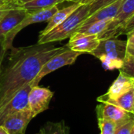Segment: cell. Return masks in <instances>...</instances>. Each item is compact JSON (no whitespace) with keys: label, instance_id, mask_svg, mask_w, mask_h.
I'll return each instance as SVG.
<instances>
[{"label":"cell","instance_id":"obj_10","mask_svg":"<svg viewBox=\"0 0 134 134\" xmlns=\"http://www.w3.org/2000/svg\"><path fill=\"white\" fill-rule=\"evenodd\" d=\"M100 39L97 35H87L75 31L66 45L70 49L81 53H91L99 45Z\"/></svg>","mask_w":134,"mask_h":134},{"label":"cell","instance_id":"obj_1","mask_svg":"<svg viewBox=\"0 0 134 134\" xmlns=\"http://www.w3.org/2000/svg\"><path fill=\"white\" fill-rule=\"evenodd\" d=\"M64 47L46 43L13 48L8 64L0 74V108L20 88L31 83L46 62Z\"/></svg>","mask_w":134,"mask_h":134},{"label":"cell","instance_id":"obj_11","mask_svg":"<svg viewBox=\"0 0 134 134\" xmlns=\"http://www.w3.org/2000/svg\"><path fill=\"white\" fill-rule=\"evenodd\" d=\"M33 116L29 109H25L7 116L0 125L9 134H25L27 126Z\"/></svg>","mask_w":134,"mask_h":134},{"label":"cell","instance_id":"obj_2","mask_svg":"<svg viewBox=\"0 0 134 134\" xmlns=\"http://www.w3.org/2000/svg\"><path fill=\"white\" fill-rule=\"evenodd\" d=\"M127 50V41L116 38L100 39L98 46L90 53L99 59L106 70H120Z\"/></svg>","mask_w":134,"mask_h":134},{"label":"cell","instance_id":"obj_30","mask_svg":"<svg viewBox=\"0 0 134 134\" xmlns=\"http://www.w3.org/2000/svg\"><path fill=\"white\" fill-rule=\"evenodd\" d=\"M0 134H9V133L7 132V130H6L3 126H2L0 125Z\"/></svg>","mask_w":134,"mask_h":134},{"label":"cell","instance_id":"obj_13","mask_svg":"<svg viewBox=\"0 0 134 134\" xmlns=\"http://www.w3.org/2000/svg\"><path fill=\"white\" fill-rule=\"evenodd\" d=\"M28 11L18 5L11 9L0 21V41L4 42L11 31L24 20Z\"/></svg>","mask_w":134,"mask_h":134},{"label":"cell","instance_id":"obj_21","mask_svg":"<svg viewBox=\"0 0 134 134\" xmlns=\"http://www.w3.org/2000/svg\"><path fill=\"white\" fill-rule=\"evenodd\" d=\"M119 71L134 79V57L126 54L123 65Z\"/></svg>","mask_w":134,"mask_h":134},{"label":"cell","instance_id":"obj_19","mask_svg":"<svg viewBox=\"0 0 134 134\" xmlns=\"http://www.w3.org/2000/svg\"><path fill=\"white\" fill-rule=\"evenodd\" d=\"M40 130L42 134H69V128L64 121L59 122H48Z\"/></svg>","mask_w":134,"mask_h":134},{"label":"cell","instance_id":"obj_32","mask_svg":"<svg viewBox=\"0 0 134 134\" xmlns=\"http://www.w3.org/2000/svg\"><path fill=\"white\" fill-rule=\"evenodd\" d=\"M130 134H134V124L132 126V129H131V131H130Z\"/></svg>","mask_w":134,"mask_h":134},{"label":"cell","instance_id":"obj_8","mask_svg":"<svg viewBox=\"0 0 134 134\" xmlns=\"http://www.w3.org/2000/svg\"><path fill=\"white\" fill-rule=\"evenodd\" d=\"M32 86L28 83L20 88L10 100L0 108V123L9 115L28 108V93Z\"/></svg>","mask_w":134,"mask_h":134},{"label":"cell","instance_id":"obj_34","mask_svg":"<svg viewBox=\"0 0 134 134\" xmlns=\"http://www.w3.org/2000/svg\"><path fill=\"white\" fill-rule=\"evenodd\" d=\"M35 134H42V131L40 130V131H39L38 133H35Z\"/></svg>","mask_w":134,"mask_h":134},{"label":"cell","instance_id":"obj_9","mask_svg":"<svg viewBox=\"0 0 134 134\" xmlns=\"http://www.w3.org/2000/svg\"><path fill=\"white\" fill-rule=\"evenodd\" d=\"M97 119H105L115 122L118 126L134 119V115L109 103H100L96 108Z\"/></svg>","mask_w":134,"mask_h":134},{"label":"cell","instance_id":"obj_35","mask_svg":"<svg viewBox=\"0 0 134 134\" xmlns=\"http://www.w3.org/2000/svg\"><path fill=\"white\" fill-rule=\"evenodd\" d=\"M133 113H134V97H133Z\"/></svg>","mask_w":134,"mask_h":134},{"label":"cell","instance_id":"obj_22","mask_svg":"<svg viewBox=\"0 0 134 134\" xmlns=\"http://www.w3.org/2000/svg\"><path fill=\"white\" fill-rule=\"evenodd\" d=\"M118 0H93L90 4V15L94 13L96 11H97L98 9L105 7L107 5H109L114 2H115Z\"/></svg>","mask_w":134,"mask_h":134},{"label":"cell","instance_id":"obj_33","mask_svg":"<svg viewBox=\"0 0 134 134\" xmlns=\"http://www.w3.org/2000/svg\"><path fill=\"white\" fill-rule=\"evenodd\" d=\"M7 1H10V2H15V3H16V2H18V0H7Z\"/></svg>","mask_w":134,"mask_h":134},{"label":"cell","instance_id":"obj_20","mask_svg":"<svg viewBox=\"0 0 134 134\" xmlns=\"http://www.w3.org/2000/svg\"><path fill=\"white\" fill-rule=\"evenodd\" d=\"M98 126L100 130V134H115L119 127L115 122L98 119Z\"/></svg>","mask_w":134,"mask_h":134},{"label":"cell","instance_id":"obj_18","mask_svg":"<svg viewBox=\"0 0 134 134\" xmlns=\"http://www.w3.org/2000/svg\"><path fill=\"white\" fill-rule=\"evenodd\" d=\"M111 20H101L92 23L90 24L87 25H82L76 31L87 34V35H101L108 27L109 24L111 23Z\"/></svg>","mask_w":134,"mask_h":134},{"label":"cell","instance_id":"obj_24","mask_svg":"<svg viewBox=\"0 0 134 134\" xmlns=\"http://www.w3.org/2000/svg\"><path fill=\"white\" fill-rule=\"evenodd\" d=\"M134 124V119L131 120L122 126H119L117 128L115 134H130V131L132 129V126Z\"/></svg>","mask_w":134,"mask_h":134},{"label":"cell","instance_id":"obj_16","mask_svg":"<svg viewBox=\"0 0 134 134\" xmlns=\"http://www.w3.org/2000/svg\"><path fill=\"white\" fill-rule=\"evenodd\" d=\"M133 97H134V88L133 90H130L129 92L126 93L125 94L122 95L121 97L112 99V100H107L104 103H109L118 106L126 111L133 114ZM104 103V102H102Z\"/></svg>","mask_w":134,"mask_h":134},{"label":"cell","instance_id":"obj_17","mask_svg":"<svg viewBox=\"0 0 134 134\" xmlns=\"http://www.w3.org/2000/svg\"><path fill=\"white\" fill-rule=\"evenodd\" d=\"M64 1V0H31L18 5L29 12H33L51 8L57 5Z\"/></svg>","mask_w":134,"mask_h":134},{"label":"cell","instance_id":"obj_26","mask_svg":"<svg viewBox=\"0 0 134 134\" xmlns=\"http://www.w3.org/2000/svg\"><path fill=\"white\" fill-rule=\"evenodd\" d=\"M7 50L8 49H7L4 42L0 41V74H1V71H2V64L4 57H5Z\"/></svg>","mask_w":134,"mask_h":134},{"label":"cell","instance_id":"obj_5","mask_svg":"<svg viewBox=\"0 0 134 134\" xmlns=\"http://www.w3.org/2000/svg\"><path fill=\"white\" fill-rule=\"evenodd\" d=\"M134 15V0H122L115 17L111 21L108 28L100 35L99 39L116 38L124 24Z\"/></svg>","mask_w":134,"mask_h":134},{"label":"cell","instance_id":"obj_25","mask_svg":"<svg viewBox=\"0 0 134 134\" xmlns=\"http://www.w3.org/2000/svg\"><path fill=\"white\" fill-rule=\"evenodd\" d=\"M134 29V15L124 24V26L122 27L120 31V35H128Z\"/></svg>","mask_w":134,"mask_h":134},{"label":"cell","instance_id":"obj_3","mask_svg":"<svg viewBox=\"0 0 134 134\" xmlns=\"http://www.w3.org/2000/svg\"><path fill=\"white\" fill-rule=\"evenodd\" d=\"M90 4L81 5L64 21L46 35L39 38L37 44H46L64 40L75 33L90 15Z\"/></svg>","mask_w":134,"mask_h":134},{"label":"cell","instance_id":"obj_7","mask_svg":"<svg viewBox=\"0 0 134 134\" xmlns=\"http://www.w3.org/2000/svg\"><path fill=\"white\" fill-rule=\"evenodd\" d=\"M53 97V92L48 88L38 86H32L28 93V109L33 118L49 108Z\"/></svg>","mask_w":134,"mask_h":134},{"label":"cell","instance_id":"obj_6","mask_svg":"<svg viewBox=\"0 0 134 134\" xmlns=\"http://www.w3.org/2000/svg\"><path fill=\"white\" fill-rule=\"evenodd\" d=\"M58 8L57 5L53 6L49 9H42L38 11H33L29 12L27 15L24 18V20L11 31V33L6 37L5 40L4 41V43L7 48V49H13V41L16 35L24 27H27L30 24H35V23H40L44 21H49L50 18L53 16V15L58 11Z\"/></svg>","mask_w":134,"mask_h":134},{"label":"cell","instance_id":"obj_12","mask_svg":"<svg viewBox=\"0 0 134 134\" xmlns=\"http://www.w3.org/2000/svg\"><path fill=\"white\" fill-rule=\"evenodd\" d=\"M133 88L134 79L120 71L119 75L113 82L111 86L109 87L108 92L105 94L98 97L97 98V100L99 103H102L107 100L116 99L125 94L126 93L129 92L130 90H133Z\"/></svg>","mask_w":134,"mask_h":134},{"label":"cell","instance_id":"obj_4","mask_svg":"<svg viewBox=\"0 0 134 134\" xmlns=\"http://www.w3.org/2000/svg\"><path fill=\"white\" fill-rule=\"evenodd\" d=\"M81 54V53L73 51L68 48L67 46H65L62 50L58 52L57 54H55L53 57H52L46 62V64L42 66V69L40 70L39 73L38 74V75L31 82V86H38V83L41 81V79L48 74L64 66L73 64L79 57V56H80Z\"/></svg>","mask_w":134,"mask_h":134},{"label":"cell","instance_id":"obj_28","mask_svg":"<svg viewBox=\"0 0 134 134\" xmlns=\"http://www.w3.org/2000/svg\"><path fill=\"white\" fill-rule=\"evenodd\" d=\"M68 2H72L74 3H80L82 5L83 4H90L93 0H64Z\"/></svg>","mask_w":134,"mask_h":134},{"label":"cell","instance_id":"obj_29","mask_svg":"<svg viewBox=\"0 0 134 134\" xmlns=\"http://www.w3.org/2000/svg\"><path fill=\"white\" fill-rule=\"evenodd\" d=\"M126 54L134 57V45L131 46H127V50H126Z\"/></svg>","mask_w":134,"mask_h":134},{"label":"cell","instance_id":"obj_14","mask_svg":"<svg viewBox=\"0 0 134 134\" xmlns=\"http://www.w3.org/2000/svg\"><path fill=\"white\" fill-rule=\"evenodd\" d=\"M122 2V0H118L109 5H107L105 7L98 9L94 13L89 16L81 26L90 24L92 23L101 21V20H112L115 17Z\"/></svg>","mask_w":134,"mask_h":134},{"label":"cell","instance_id":"obj_27","mask_svg":"<svg viewBox=\"0 0 134 134\" xmlns=\"http://www.w3.org/2000/svg\"><path fill=\"white\" fill-rule=\"evenodd\" d=\"M127 46L134 45V29L127 35Z\"/></svg>","mask_w":134,"mask_h":134},{"label":"cell","instance_id":"obj_23","mask_svg":"<svg viewBox=\"0 0 134 134\" xmlns=\"http://www.w3.org/2000/svg\"><path fill=\"white\" fill-rule=\"evenodd\" d=\"M17 5L16 3L7 0H0V21L4 16L13 7Z\"/></svg>","mask_w":134,"mask_h":134},{"label":"cell","instance_id":"obj_15","mask_svg":"<svg viewBox=\"0 0 134 134\" xmlns=\"http://www.w3.org/2000/svg\"><path fill=\"white\" fill-rule=\"evenodd\" d=\"M82 4L80 3H73L72 5L67 6L65 8H63L62 9H58L57 13H55L53 16L50 18V20L48 21V24L46 27L40 32L39 38L46 35L48 32H49L51 30H53L54 27L60 24L63 21H64L72 13H74Z\"/></svg>","mask_w":134,"mask_h":134},{"label":"cell","instance_id":"obj_31","mask_svg":"<svg viewBox=\"0 0 134 134\" xmlns=\"http://www.w3.org/2000/svg\"><path fill=\"white\" fill-rule=\"evenodd\" d=\"M28 1H31V0H18V2H16V4L17 5H20V4H23L24 2H27Z\"/></svg>","mask_w":134,"mask_h":134}]
</instances>
